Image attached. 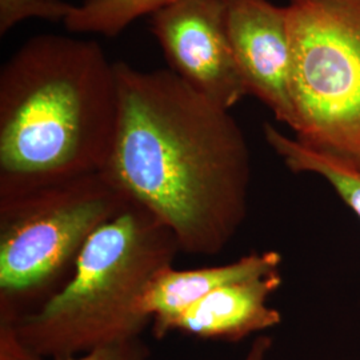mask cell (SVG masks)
<instances>
[{
	"label": "cell",
	"mask_w": 360,
	"mask_h": 360,
	"mask_svg": "<svg viewBox=\"0 0 360 360\" xmlns=\"http://www.w3.org/2000/svg\"><path fill=\"white\" fill-rule=\"evenodd\" d=\"M119 122L110 178L174 233L180 251L217 255L248 212L251 154L230 110L171 70L115 63Z\"/></svg>",
	"instance_id": "1"
},
{
	"label": "cell",
	"mask_w": 360,
	"mask_h": 360,
	"mask_svg": "<svg viewBox=\"0 0 360 360\" xmlns=\"http://www.w3.org/2000/svg\"><path fill=\"white\" fill-rule=\"evenodd\" d=\"M117 122L115 63L95 40H27L0 72V193L103 171Z\"/></svg>",
	"instance_id": "2"
},
{
	"label": "cell",
	"mask_w": 360,
	"mask_h": 360,
	"mask_svg": "<svg viewBox=\"0 0 360 360\" xmlns=\"http://www.w3.org/2000/svg\"><path fill=\"white\" fill-rule=\"evenodd\" d=\"M179 252L167 226L131 202L91 236L65 285L20 316V334L52 360L141 339L151 326L144 292Z\"/></svg>",
	"instance_id": "3"
},
{
	"label": "cell",
	"mask_w": 360,
	"mask_h": 360,
	"mask_svg": "<svg viewBox=\"0 0 360 360\" xmlns=\"http://www.w3.org/2000/svg\"><path fill=\"white\" fill-rule=\"evenodd\" d=\"M131 202L105 171L0 193V302L25 314Z\"/></svg>",
	"instance_id": "4"
},
{
	"label": "cell",
	"mask_w": 360,
	"mask_h": 360,
	"mask_svg": "<svg viewBox=\"0 0 360 360\" xmlns=\"http://www.w3.org/2000/svg\"><path fill=\"white\" fill-rule=\"evenodd\" d=\"M292 132L360 169V0H290Z\"/></svg>",
	"instance_id": "5"
},
{
	"label": "cell",
	"mask_w": 360,
	"mask_h": 360,
	"mask_svg": "<svg viewBox=\"0 0 360 360\" xmlns=\"http://www.w3.org/2000/svg\"><path fill=\"white\" fill-rule=\"evenodd\" d=\"M169 70L226 110L250 95L232 51L227 0H175L151 13Z\"/></svg>",
	"instance_id": "6"
},
{
	"label": "cell",
	"mask_w": 360,
	"mask_h": 360,
	"mask_svg": "<svg viewBox=\"0 0 360 360\" xmlns=\"http://www.w3.org/2000/svg\"><path fill=\"white\" fill-rule=\"evenodd\" d=\"M232 51L248 94L266 104L275 119L292 129L291 43L287 8L269 0H227Z\"/></svg>",
	"instance_id": "7"
},
{
	"label": "cell",
	"mask_w": 360,
	"mask_h": 360,
	"mask_svg": "<svg viewBox=\"0 0 360 360\" xmlns=\"http://www.w3.org/2000/svg\"><path fill=\"white\" fill-rule=\"evenodd\" d=\"M283 284L281 271L219 287L184 309L168 326L167 334L236 343L282 323L269 299Z\"/></svg>",
	"instance_id": "8"
},
{
	"label": "cell",
	"mask_w": 360,
	"mask_h": 360,
	"mask_svg": "<svg viewBox=\"0 0 360 360\" xmlns=\"http://www.w3.org/2000/svg\"><path fill=\"white\" fill-rule=\"evenodd\" d=\"M283 257L274 250L251 252L238 260L195 270H176L174 266L160 271L142 299L144 314L151 319L153 334L167 336L168 326L198 300L226 284L281 271Z\"/></svg>",
	"instance_id": "9"
},
{
	"label": "cell",
	"mask_w": 360,
	"mask_h": 360,
	"mask_svg": "<svg viewBox=\"0 0 360 360\" xmlns=\"http://www.w3.org/2000/svg\"><path fill=\"white\" fill-rule=\"evenodd\" d=\"M266 142L294 174H311L326 180L360 220V169L321 154L290 138L270 123L263 127Z\"/></svg>",
	"instance_id": "10"
},
{
	"label": "cell",
	"mask_w": 360,
	"mask_h": 360,
	"mask_svg": "<svg viewBox=\"0 0 360 360\" xmlns=\"http://www.w3.org/2000/svg\"><path fill=\"white\" fill-rule=\"evenodd\" d=\"M175 0H86L65 20L67 30L115 37L141 16L151 15Z\"/></svg>",
	"instance_id": "11"
},
{
	"label": "cell",
	"mask_w": 360,
	"mask_h": 360,
	"mask_svg": "<svg viewBox=\"0 0 360 360\" xmlns=\"http://www.w3.org/2000/svg\"><path fill=\"white\" fill-rule=\"evenodd\" d=\"M74 8V4L63 0H0V34L34 18L65 23Z\"/></svg>",
	"instance_id": "12"
},
{
	"label": "cell",
	"mask_w": 360,
	"mask_h": 360,
	"mask_svg": "<svg viewBox=\"0 0 360 360\" xmlns=\"http://www.w3.org/2000/svg\"><path fill=\"white\" fill-rule=\"evenodd\" d=\"M23 312L11 303L0 302V360H46L20 334Z\"/></svg>",
	"instance_id": "13"
},
{
	"label": "cell",
	"mask_w": 360,
	"mask_h": 360,
	"mask_svg": "<svg viewBox=\"0 0 360 360\" xmlns=\"http://www.w3.org/2000/svg\"><path fill=\"white\" fill-rule=\"evenodd\" d=\"M55 360H153L151 352L142 339L116 343L107 347L96 348L90 352Z\"/></svg>",
	"instance_id": "14"
},
{
	"label": "cell",
	"mask_w": 360,
	"mask_h": 360,
	"mask_svg": "<svg viewBox=\"0 0 360 360\" xmlns=\"http://www.w3.org/2000/svg\"><path fill=\"white\" fill-rule=\"evenodd\" d=\"M272 345L269 335H257L242 360H269Z\"/></svg>",
	"instance_id": "15"
}]
</instances>
